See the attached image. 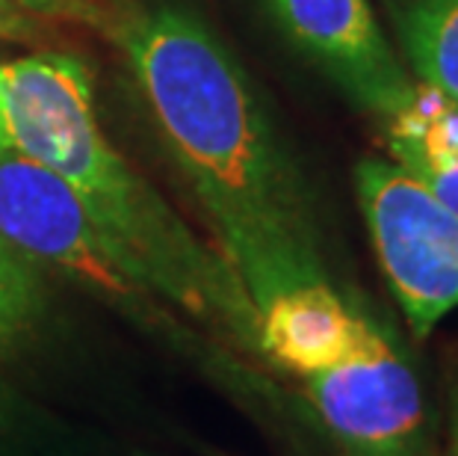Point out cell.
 <instances>
[{"label":"cell","instance_id":"cell-8","mask_svg":"<svg viewBox=\"0 0 458 456\" xmlns=\"http://www.w3.org/2000/svg\"><path fill=\"white\" fill-rule=\"evenodd\" d=\"M420 83L458 104V0H387Z\"/></svg>","mask_w":458,"mask_h":456},{"label":"cell","instance_id":"cell-9","mask_svg":"<svg viewBox=\"0 0 458 456\" xmlns=\"http://www.w3.org/2000/svg\"><path fill=\"white\" fill-rule=\"evenodd\" d=\"M42 312V285L33 261L0 237V350L30 332Z\"/></svg>","mask_w":458,"mask_h":456},{"label":"cell","instance_id":"cell-13","mask_svg":"<svg viewBox=\"0 0 458 456\" xmlns=\"http://www.w3.org/2000/svg\"><path fill=\"white\" fill-rule=\"evenodd\" d=\"M13 151V140H9V128H6V119H4V110H0V158Z\"/></svg>","mask_w":458,"mask_h":456},{"label":"cell","instance_id":"cell-3","mask_svg":"<svg viewBox=\"0 0 458 456\" xmlns=\"http://www.w3.org/2000/svg\"><path fill=\"white\" fill-rule=\"evenodd\" d=\"M355 187L387 285L426 338L458 308V213L394 160L364 158Z\"/></svg>","mask_w":458,"mask_h":456},{"label":"cell","instance_id":"cell-2","mask_svg":"<svg viewBox=\"0 0 458 456\" xmlns=\"http://www.w3.org/2000/svg\"><path fill=\"white\" fill-rule=\"evenodd\" d=\"M0 110L13 151L77 193L154 294L258 347V308L242 281L110 145L77 56L42 51L0 63Z\"/></svg>","mask_w":458,"mask_h":456},{"label":"cell","instance_id":"cell-5","mask_svg":"<svg viewBox=\"0 0 458 456\" xmlns=\"http://www.w3.org/2000/svg\"><path fill=\"white\" fill-rule=\"evenodd\" d=\"M317 415L349 456H420L423 394L414 371L360 314L349 353L305 376Z\"/></svg>","mask_w":458,"mask_h":456},{"label":"cell","instance_id":"cell-4","mask_svg":"<svg viewBox=\"0 0 458 456\" xmlns=\"http://www.w3.org/2000/svg\"><path fill=\"white\" fill-rule=\"evenodd\" d=\"M0 237L21 255L60 267L95 294L140 308L154 297L131 258L51 169L18 151L0 158Z\"/></svg>","mask_w":458,"mask_h":456},{"label":"cell","instance_id":"cell-11","mask_svg":"<svg viewBox=\"0 0 458 456\" xmlns=\"http://www.w3.org/2000/svg\"><path fill=\"white\" fill-rule=\"evenodd\" d=\"M27 13H38V15H65L72 13V0H13Z\"/></svg>","mask_w":458,"mask_h":456},{"label":"cell","instance_id":"cell-7","mask_svg":"<svg viewBox=\"0 0 458 456\" xmlns=\"http://www.w3.org/2000/svg\"><path fill=\"white\" fill-rule=\"evenodd\" d=\"M360 314L328 281L284 290L258 312V350L281 367L310 376L340 362L355 341Z\"/></svg>","mask_w":458,"mask_h":456},{"label":"cell","instance_id":"cell-1","mask_svg":"<svg viewBox=\"0 0 458 456\" xmlns=\"http://www.w3.org/2000/svg\"><path fill=\"white\" fill-rule=\"evenodd\" d=\"M122 47L258 312L284 290L326 281L299 172L219 36L190 9L157 4L124 22Z\"/></svg>","mask_w":458,"mask_h":456},{"label":"cell","instance_id":"cell-10","mask_svg":"<svg viewBox=\"0 0 458 456\" xmlns=\"http://www.w3.org/2000/svg\"><path fill=\"white\" fill-rule=\"evenodd\" d=\"M30 33L27 9H21L13 0H0V39H24Z\"/></svg>","mask_w":458,"mask_h":456},{"label":"cell","instance_id":"cell-6","mask_svg":"<svg viewBox=\"0 0 458 456\" xmlns=\"http://www.w3.org/2000/svg\"><path fill=\"white\" fill-rule=\"evenodd\" d=\"M278 30L364 110L394 119L414 99L369 0H260Z\"/></svg>","mask_w":458,"mask_h":456},{"label":"cell","instance_id":"cell-12","mask_svg":"<svg viewBox=\"0 0 458 456\" xmlns=\"http://www.w3.org/2000/svg\"><path fill=\"white\" fill-rule=\"evenodd\" d=\"M450 442H453V456H458V376L450 391Z\"/></svg>","mask_w":458,"mask_h":456}]
</instances>
